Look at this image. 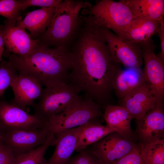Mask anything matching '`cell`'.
<instances>
[{"mask_svg":"<svg viewBox=\"0 0 164 164\" xmlns=\"http://www.w3.org/2000/svg\"><path fill=\"white\" fill-rule=\"evenodd\" d=\"M82 17V26L70 48L73 61L67 83L80 92L83 91L101 108H105L113 90L115 74L121 68L112 60L93 16Z\"/></svg>","mask_w":164,"mask_h":164,"instance_id":"cell-1","label":"cell"},{"mask_svg":"<svg viewBox=\"0 0 164 164\" xmlns=\"http://www.w3.org/2000/svg\"><path fill=\"white\" fill-rule=\"evenodd\" d=\"M73 61L69 49L39 43L28 56L21 57L12 54L7 61L18 73L31 76L46 87L58 81L67 83Z\"/></svg>","mask_w":164,"mask_h":164,"instance_id":"cell-2","label":"cell"},{"mask_svg":"<svg viewBox=\"0 0 164 164\" xmlns=\"http://www.w3.org/2000/svg\"><path fill=\"white\" fill-rule=\"evenodd\" d=\"M92 5L80 0H65L56 6L52 19L45 32L36 39L43 46L70 49L77 38L83 19L80 12Z\"/></svg>","mask_w":164,"mask_h":164,"instance_id":"cell-3","label":"cell"},{"mask_svg":"<svg viewBox=\"0 0 164 164\" xmlns=\"http://www.w3.org/2000/svg\"><path fill=\"white\" fill-rule=\"evenodd\" d=\"M79 92L70 84L63 81L53 83L43 90L33 115L47 121L78 103L82 99Z\"/></svg>","mask_w":164,"mask_h":164,"instance_id":"cell-4","label":"cell"},{"mask_svg":"<svg viewBox=\"0 0 164 164\" xmlns=\"http://www.w3.org/2000/svg\"><path fill=\"white\" fill-rule=\"evenodd\" d=\"M81 11L84 15H92L98 25L112 30L122 39L127 26L136 18L122 0H102Z\"/></svg>","mask_w":164,"mask_h":164,"instance_id":"cell-5","label":"cell"},{"mask_svg":"<svg viewBox=\"0 0 164 164\" xmlns=\"http://www.w3.org/2000/svg\"><path fill=\"white\" fill-rule=\"evenodd\" d=\"M102 115L101 107L90 97L84 94V98L74 106L51 118L48 121V125L55 134L91 122L100 121Z\"/></svg>","mask_w":164,"mask_h":164,"instance_id":"cell-6","label":"cell"},{"mask_svg":"<svg viewBox=\"0 0 164 164\" xmlns=\"http://www.w3.org/2000/svg\"><path fill=\"white\" fill-rule=\"evenodd\" d=\"M99 26L113 60L127 68H141L143 62L141 46L134 42L119 37L108 29Z\"/></svg>","mask_w":164,"mask_h":164,"instance_id":"cell-7","label":"cell"},{"mask_svg":"<svg viewBox=\"0 0 164 164\" xmlns=\"http://www.w3.org/2000/svg\"><path fill=\"white\" fill-rule=\"evenodd\" d=\"M137 144L135 141L114 132L86 148L103 164H113Z\"/></svg>","mask_w":164,"mask_h":164,"instance_id":"cell-8","label":"cell"},{"mask_svg":"<svg viewBox=\"0 0 164 164\" xmlns=\"http://www.w3.org/2000/svg\"><path fill=\"white\" fill-rule=\"evenodd\" d=\"M48 121L5 101L0 102V127L5 133L15 130H32L47 126Z\"/></svg>","mask_w":164,"mask_h":164,"instance_id":"cell-9","label":"cell"},{"mask_svg":"<svg viewBox=\"0 0 164 164\" xmlns=\"http://www.w3.org/2000/svg\"><path fill=\"white\" fill-rule=\"evenodd\" d=\"M134 134L140 144H146L164 139V104H156L144 117L136 120Z\"/></svg>","mask_w":164,"mask_h":164,"instance_id":"cell-10","label":"cell"},{"mask_svg":"<svg viewBox=\"0 0 164 164\" xmlns=\"http://www.w3.org/2000/svg\"><path fill=\"white\" fill-rule=\"evenodd\" d=\"M53 133L47 126L32 130H15L5 133L3 143L16 156L27 153L43 144Z\"/></svg>","mask_w":164,"mask_h":164,"instance_id":"cell-11","label":"cell"},{"mask_svg":"<svg viewBox=\"0 0 164 164\" xmlns=\"http://www.w3.org/2000/svg\"><path fill=\"white\" fill-rule=\"evenodd\" d=\"M3 25V36L6 52L21 57L30 54L39 44L25 29L13 25L6 20Z\"/></svg>","mask_w":164,"mask_h":164,"instance_id":"cell-12","label":"cell"},{"mask_svg":"<svg viewBox=\"0 0 164 164\" xmlns=\"http://www.w3.org/2000/svg\"><path fill=\"white\" fill-rule=\"evenodd\" d=\"M153 51H143L144 67L142 70L145 80L155 99L156 104L163 103L164 65Z\"/></svg>","mask_w":164,"mask_h":164,"instance_id":"cell-13","label":"cell"},{"mask_svg":"<svg viewBox=\"0 0 164 164\" xmlns=\"http://www.w3.org/2000/svg\"><path fill=\"white\" fill-rule=\"evenodd\" d=\"M161 21L136 18L126 28L123 39L138 43L143 51L154 50L155 46L152 38L157 33Z\"/></svg>","mask_w":164,"mask_h":164,"instance_id":"cell-14","label":"cell"},{"mask_svg":"<svg viewBox=\"0 0 164 164\" xmlns=\"http://www.w3.org/2000/svg\"><path fill=\"white\" fill-rule=\"evenodd\" d=\"M41 85L32 77L18 73L10 85L14 96L11 103L23 110L33 105L34 101L40 98L42 95L43 90Z\"/></svg>","mask_w":164,"mask_h":164,"instance_id":"cell-15","label":"cell"},{"mask_svg":"<svg viewBox=\"0 0 164 164\" xmlns=\"http://www.w3.org/2000/svg\"><path fill=\"white\" fill-rule=\"evenodd\" d=\"M120 104L137 120L153 108L156 101L145 82L120 99Z\"/></svg>","mask_w":164,"mask_h":164,"instance_id":"cell-16","label":"cell"},{"mask_svg":"<svg viewBox=\"0 0 164 164\" xmlns=\"http://www.w3.org/2000/svg\"><path fill=\"white\" fill-rule=\"evenodd\" d=\"M86 125L55 133V149L45 164H66L75 150L80 134Z\"/></svg>","mask_w":164,"mask_h":164,"instance_id":"cell-17","label":"cell"},{"mask_svg":"<svg viewBox=\"0 0 164 164\" xmlns=\"http://www.w3.org/2000/svg\"><path fill=\"white\" fill-rule=\"evenodd\" d=\"M104 118L107 125L124 136L134 141L137 140L131 128L132 116L125 108L109 104L105 108Z\"/></svg>","mask_w":164,"mask_h":164,"instance_id":"cell-18","label":"cell"},{"mask_svg":"<svg viewBox=\"0 0 164 164\" xmlns=\"http://www.w3.org/2000/svg\"><path fill=\"white\" fill-rule=\"evenodd\" d=\"M56 6L42 7L28 13L16 25L28 29L36 39L43 34L49 25L53 17Z\"/></svg>","mask_w":164,"mask_h":164,"instance_id":"cell-19","label":"cell"},{"mask_svg":"<svg viewBox=\"0 0 164 164\" xmlns=\"http://www.w3.org/2000/svg\"><path fill=\"white\" fill-rule=\"evenodd\" d=\"M145 82L141 68H120L115 74L112 89L120 99Z\"/></svg>","mask_w":164,"mask_h":164,"instance_id":"cell-20","label":"cell"},{"mask_svg":"<svg viewBox=\"0 0 164 164\" xmlns=\"http://www.w3.org/2000/svg\"><path fill=\"white\" fill-rule=\"evenodd\" d=\"M136 18L161 21L164 19V0H122Z\"/></svg>","mask_w":164,"mask_h":164,"instance_id":"cell-21","label":"cell"},{"mask_svg":"<svg viewBox=\"0 0 164 164\" xmlns=\"http://www.w3.org/2000/svg\"><path fill=\"white\" fill-rule=\"evenodd\" d=\"M114 132H117L107 125H103L100 121L89 122L86 124L81 132L75 150L79 152Z\"/></svg>","mask_w":164,"mask_h":164,"instance_id":"cell-22","label":"cell"},{"mask_svg":"<svg viewBox=\"0 0 164 164\" xmlns=\"http://www.w3.org/2000/svg\"><path fill=\"white\" fill-rule=\"evenodd\" d=\"M55 134L50 135L43 145L32 150L16 157L15 164H45L44 156L48 148L55 145Z\"/></svg>","mask_w":164,"mask_h":164,"instance_id":"cell-23","label":"cell"},{"mask_svg":"<svg viewBox=\"0 0 164 164\" xmlns=\"http://www.w3.org/2000/svg\"><path fill=\"white\" fill-rule=\"evenodd\" d=\"M139 145L145 164H164V139Z\"/></svg>","mask_w":164,"mask_h":164,"instance_id":"cell-24","label":"cell"},{"mask_svg":"<svg viewBox=\"0 0 164 164\" xmlns=\"http://www.w3.org/2000/svg\"><path fill=\"white\" fill-rule=\"evenodd\" d=\"M19 0H0V15L13 25L20 20Z\"/></svg>","mask_w":164,"mask_h":164,"instance_id":"cell-25","label":"cell"},{"mask_svg":"<svg viewBox=\"0 0 164 164\" xmlns=\"http://www.w3.org/2000/svg\"><path fill=\"white\" fill-rule=\"evenodd\" d=\"M18 75L17 72L7 61H3L0 65V97L6 89L10 86L13 81Z\"/></svg>","mask_w":164,"mask_h":164,"instance_id":"cell-26","label":"cell"},{"mask_svg":"<svg viewBox=\"0 0 164 164\" xmlns=\"http://www.w3.org/2000/svg\"><path fill=\"white\" fill-rule=\"evenodd\" d=\"M79 152L76 155L71 157L66 164H103L86 148Z\"/></svg>","mask_w":164,"mask_h":164,"instance_id":"cell-27","label":"cell"},{"mask_svg":"<svg viewBox=\"0 0 164 164\" xmlns=\"http://www.w3.org/2000/svg\"><path fill=\"white\" fill-rule=\"evenodd\" d=\"M113 164H145L141 154L139 143Z\"/></svg>","mask_w":164,"mask_h":164,"instance_id":"cell-28","label":"cell"},{"mask_svg":"<svg viewBox=\"0 0 164 164\" xmlns=\"http://www.w3.org/2000/svg\"><path fill=\"white\" fill-rule=\"evenodd\" d=\"M62 0H20L19 8L20 11L32 6L49 7L56 6L61 2Z\"/></svg>","mask_w":164,"mask_h":164,"instance_id":"cell-29","label":"cell"},{"mask_svg":"<svg viewBox=\"0 0 164 164\" xmlns=\"http://www.w3.org/2000/svg\"><path fill=\"white\" fill-rule=\"evenodd\" d=\"M16 159L9 147L3 143L0 144V164H15Z\"/></svg>","mask_w":164,"mask_h":164,"instance_id":"cell-30","label":"cell"},{"mask_svg":"<svg viewBox=\"0 0 164 164\" xmlns=\"http://www.w3.org/2000/svg\"><path fill=\"white\" fill-rule=\"evenodd\" d=\"M160 41V52L156 55L162 63L164 65V20H161L157 33Z\"/></svg>","mask_w":164,"mask_h":164,"instance_id":"cell-31","label":"cell"},{"mask_svg":"<svg viewBox=\"0 0 164 164\" xmlns=\"http://www.w3.org/2000/svg\"><path fill=\"white\" fill-rule=\"evenodd\" d=\"M3 25L0 26V62L2 60V56L4 50V43L3 36Z\"/></svg>","mask_w":164,"mask_h":164,"instance_id":"cell-32","label":"cell"},{"mask_svg":"<svg viewBox=\"0 0 164 164\" xmlns=\"http://www.w3.org/2000/svg\"><path fill=\"white\" fill-rule=\"evenodd\" d=\"M5 133L0 127V144L3 143L4 139Z\"/></svg>","mask_w":164,"mask_h":164,"instance_id":"cell-33","label":"cell"}]
</instances>
